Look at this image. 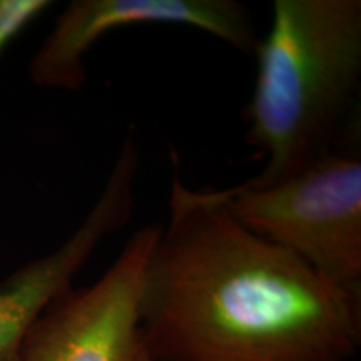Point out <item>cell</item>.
Masks as SVG:
<instances>
[{
	"label": "cell",
	"instance_id": "3",
	"mask_svg": "<svg viewBox=\"0 0 361 361\" xmlns=\"http://www.w3.org/2000/svg\"><path fill=\"white\" fill-rule=\"evenodd\" d=\"M228 213L284 247L323 278L361 293V157L353 142L333 149L268 186L219 189Z\"/></svg>",
	"mask_w": 361,
	"mask_h": 361
},
{
	"label": "cell",
	"instance_id": "4",
	"mask_svg": "<svg viewBox=\"0 0 361 361\" xmlns=\"http://www.w3.org/2000/svg\"><path fill=\"white\" fill-rule=\"evenodd\" d=\"M186 25L255 56L259 44L250 7L236 0H72L29 66L40 89L78 92L87 80L85 56L107 34L130 25Z\"/></svg>",
	"mask_w": 361,
	"mask_h": 361
},
{
	"label": "cell",
	"instance_id": "6",
	"mask_svg": "<svg viewBox=\"0 0 361 361\" xmlns=\"http://www.w3.org/2000/svg\"><path fill=\"white\" fill-rule=\"evenodd\" d=\"M139 162L134 130L129 129L106 184L82 223L56 250L0 281V361H22L25 340L40 314L72 288L97 247L129 223Z\"/></svg>",
	"mask_w": 361,
	"mask_h": 361
},
{
	"label": "cell",
	"instance_id": "2",
	"mask_svg": "<svg viewBox=\"0 0 361 361\" xmlns=\"http://www.w3.org/2000/svg\"><path fill=\"white\" fill-rule=\"evenodd\" d=\"M255 56L243 117L264 168L243 183L268 186L345 144L361 80V0H274Z\"/></svg>",
	"mask_w": 361,
	"mask_h": 361
},
{
	"label": "cell",
	"instance_id": "5",
	"mask_svg": "<svg viewBox=\"0 0 361 361\" xmlns=\"http://www.w3.org/2000/svg\"><path fill=\"white\" fill-rule=\"evenodd\" d=\"M159 229H137L101 279L56 298L30 329L22 361H134L144 269Z\"/></svg>",
	"mask_w": 361,
	"mask_h": 361
},
{
	"label": "cell",
	"instance_id": "7",
	"mask_svg": "<svg viewBox=\"0 0 361 361\" xmlns=\"http://www.w3.org/2000/svg\"><path fill=\"white\" fill-rule=\"evenodd\" d=\"M52 6L51 0H0V57Z\"/></svg>",
	"mask_w": 361,
	"mask_h": 361
},
{
	"label": "cell",
	"instance_id": "1",
	"mask_svg": "<svg viewBox=\"0 0 361 361\" xmlns=\"http://www.w3.org/2000/svg\"><path fill=\"white\" fill-rule=\"evenodd\" d=\"M139 328L151 361H350L361 293L238 223L219 189L174 178L169 221L144 269Z\"/></svg>",
	"mask_w": 361,
	"mask_h": 361
},
{
	"label": "cell",
	"instance_id": "8",
	"mask_svg": "<svg viewBox=\"0 0 361 361\" xmlns=\"http://www.w3.org/2000/svg\"><path fill=\"white\" fill-rule=\"evenodd\" d=\"M134 361H151V358H149L147 353H146V350H144L142 346H141V350H139V353L134 358Z\"/></svg>",
	"mask_w": 361,
	"mask_h": 361
}]
</instances>
